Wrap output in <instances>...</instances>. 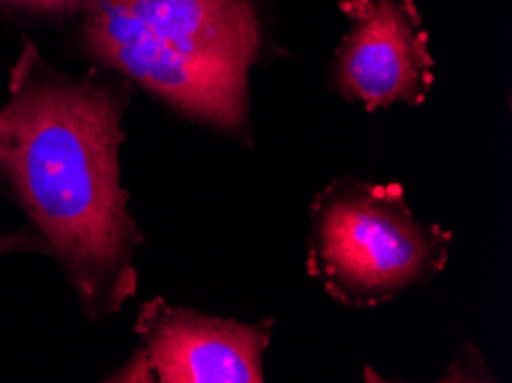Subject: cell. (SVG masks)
Wrapping results in <instances>:
<instances>
[{
	"label": "cell",
	"instance_id": "cell-1",
	"mask_svg": "<svg viewBox=\"0 0 512 383\" xmlns=\"http://www.w3.org/2000/svg\"><path fill=\"white\" fill-rule=\"evenodd\" d=\"M131 90L127 78L99 67L58 72L23 37L0 106V182L46 239L92 322L138 292L145 237L120 184Z\"/></svg>",
	"mask_w": 512,
	"mask_h": 383
},
{
	"label": "cell",
	"instance_id": "cell-2",
	"mask_svg": "<svg viewBox=\"0 0 512 383\" xmlns=\"http://www.w3.org/2000/svg\"><path fill=\"white\" fill-rule=\"evenodd\" d=\"M76 46L191 122L239 134L260 56L251 0H92Z\"/></svg>",
	"mask_w": 512,
	"mask_h": 383
},
{
	"label": "cell",
	"instance_id": "cell-3",
	"mask_svg": "<svg viewBox=\"0 0 512 383\" xmlns=\"http://www.w3.org/2000/svg\"><path fill=\"white\" fill-rule=\"evenodd\" d=\"M451 232L418 221L400 184L343 177L310 207L308 271L349 308H377L446 267Z\"/></svg>",
	"mask_w": 512,
	"mask_h": 383
},
{
	"label": "cell",
	"instance_id": "cell-4",
	"mask_svg": "<svg viewBox=\"0 0 512 383\" xmlns=\"http://www.w3.org/2000/svg\"><path fill=\"white\" fill-rule=\"evenodd\" d=\"M138 349L108 381L262 383L271 322L244 324L147 301L136 317Z\"/></svg>",
	"mask_w": 512,
	"mask_h": 383
},
{
	"label": "cell",
	"instance_id": "cell-5",
	"mask_svg": "<svg viewBox=\"0 0 512 383\" xmlns=\"http://www.w3.org/2000/svg\"><path fill=\"white\" fill-rule=\"evenodd\" d=\"M343 10L349 30L333 60V88L368 111L421 106L434 58L414 0H347Z\"/></svg>",
	"mask_w": 512,
	"mask_h": 383
},
{
	"label": "cell",
	"instance_id": "cell-6",
	"mask_svg": "<svg viewBox=\"0 0 512 383\" xmlns=\"http://www.w3.org/2000/svg\"><path fill=\"white\" fill-rule=\"evenodd\" d=\"M92 0H0V10L30 19H72L83 17Z\"/></svg>",
	"mask_w": 512,
	"mask_h": 383
},
{
	"label": "cell",
	"instance_id": "cell-7",
	"mask_svg": "<svg viewBox=\"0 0 512 383\" xmlns=\"http://www.w3.org/2000/svg\"><path fill=\"white\" fill-rule=\"evenodd\" d=\"M17 253H40L51 255V248L46 239L37 232L33 225L30 228H21L14 232L0 234V257L3 255H17Z\"/></svg>",
	"mask_w": 512,
	"mask_h": 383
}]
</instances>
